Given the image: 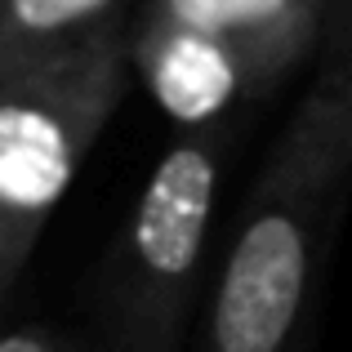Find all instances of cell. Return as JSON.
Instances as JSON below:
<instances>
[{
	"mask_svg": "<svg viewBox=\"0 0 352 352\" xmlns=\"http://www.w3.org/2000/svg\"><path fill=\"white\" fill-rule=\"evenodd\" d=\"M348 197L352 63L317 58L241 206L197 352H312Z\"/></svg>",
	"mask_w": 352,
	"mask_h": 352,
	"instance_id": "1",
	"label": "cell"
},
{
	"mask_svg": "<svg viewBox=\"0 0 352 352\" xmlns=\"http://www.w3.org/2000/svg\"><path fill=\"white\" fill-rule=\"evenodd\" d=\"M129 14L0 72V303L129 89Z\"/></svg>",
	"mask_w": 352,
	"mask_h": 352,
	"instance_id": "2",
	"label": "cell"
},
{
	"mask_svg": "<svg viewBox=\"0 0 352 352\" xmlns=\"http://www.w3.org/2000/svg\"><path fill=\"white\" fill-rule=\"evenodd\" d=\"M223 183V134L183 129L152 165L98 272V344L107 352H179L197 312L201 267Z\"/></svg>",
	"mask_w": 352,
	"mask_h": 352,
	"instance_id": "3",
	"label": "cell"
},
{
	"mask_svg": "<svg viewBox=\"0 0 352 352\" xmlns=\"http://www.w3.org/2000/svg\"><path fill=\"white\" fill-rule=\"evenodd\" d=\"M326 0H143L129 63L183 129L214 125L241 98L272 94L321 54Z\"/></svg>",
	"mask_w": 352,
	"mask_h": 352,
	"instance_id": "4",
	"label": "cell"
},
{
	"mask_svg": "<svg viewBox=\"0 0 352 352\" xmlns=\"http://www.w3.org/2000/svg\"><path fill=\"white\" fill-rule=\"evenodd\" d=\"M129 0H0V72L94 36Z\"/></svg>",
	"mask_w": 352,
	"mask_h": 352,
	"instance_id": "5",
	"label": "cell"
},
{
	"mask_svg": "<svg viewBox=\"0 0 352 352\" xmlns=\"http://www.w3.org/2000/svg\"><path fill=\"white\" fill-rule=\"evenodd\" d=\"M0 352H107V348L89 344V339H72L50 326H18L0 335Z\"/></svg>",
	"mask_w": 352,
	"mask_h": 352,
	"instance_id": "6",
	"label": "cell"
},
{
	"mask_svg": "<svg viewBox=\"0 0 352 352\" xmlns=\"http://www.w3.org/2000/svg\"><path fill=\"white\" fill-rule=\"evenodd\" d=\"M317 58L352 63V0H326V32Z\"/></svg>",
	"mask_w": 352,
	"mask_h": 352,
	"instance_id": "7",
	"label": "cell"
}]
</instances>
